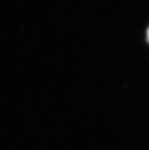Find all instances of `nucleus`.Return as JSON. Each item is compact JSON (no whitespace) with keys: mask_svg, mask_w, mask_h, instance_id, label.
<instances>
[{"mask_svg":"<svg viewBox=\"0 0 149 150\" xmlns=\"http://www.w3.org/2000/svg\"><path fill=\"white\" fill-rule=\"evenodd\" d=\"M147 38H148V41H149V28H148V30H147Z\"/></svg>","mask_w":149,"mask_h":150,"instance_id":"nucleus-1","label":"nucleus"}]
</instances>
